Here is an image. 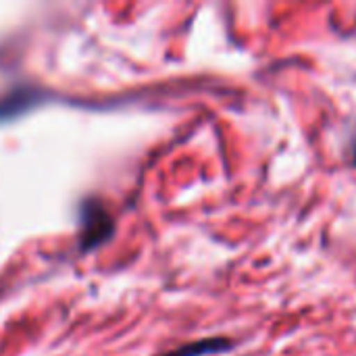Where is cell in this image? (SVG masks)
<instances>
[{
	"label": "cell",
	"mask_w": 356,
	"mask_h": 356,
	"mask_svg": "<svg viewBox=\"0 0 356 356\" xmlns=\"http://www.w3.org/2000/svg\"><path fill=\"white\" fill-rule=\"evenodd\" d=\"M232 348V342L225 340V338H211V340H200V342H192V344H186L173 353L165 356H207L215 355V353H223Z\"/></svg>",
	"instance_id": "1"
},
{
	"label": "cell",
	"mask_w": 356,
	"mask_h": 356,
	"mask_svg": "<svg viewBox=\"0 0 356 356\" xmlns=\"http://www.w3.org/2000/svg\"><path fill=\"white\" fill-rule=\"evenodd\" d=\"M355 165H356V150H355Z\"/></svg>",
	"instance_id": "2"
}]
</instances>
